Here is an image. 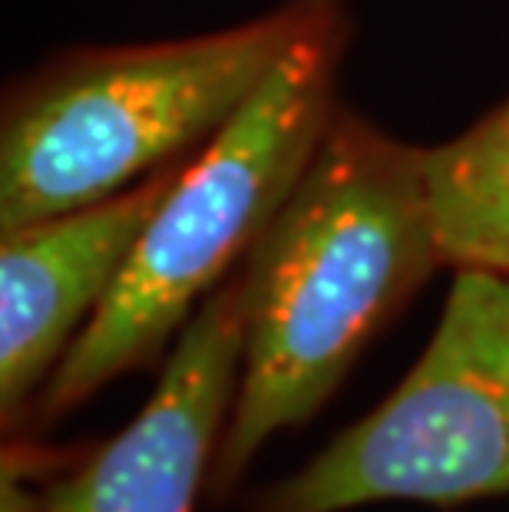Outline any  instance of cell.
I'll use <instances>...</instances> for the list:
<instances>
[{
	"label": "cell",
	"mask_w": 509,
	"mask_h": 512,
	"mask_svg": "<svg viewBox=\"0 0 509 512\" xmlns=\"http://www.w3.org/2000/svg\"><path fill=\"white\" fill-rule=\"evenodd\" d=\"M440 265L424 149L338 110L238 271L245 357L209 476L215 499L275 433L308 423L331 400Z\"/></svg>",
	"instance_id": "cell-1"
},
{
	"label": "cell",
	"mask_w": 509,
	"mask_h": 512,
	"mask_svg": "<svg viewBox=\"0 0 509 512\" xmlns=\"http://www.w3.org/2000/svg\"><path fill=\"white\" fill-rule=\"evenodd\" d=\"M348 34L344 0H328L242 110L182 162L116 285L40 390L37 417L57 420L153 364L232 261H245L341 110Z\"/></svg>",
	"instance_id": "cell-2"
},
{
	"label": "cell",
	"mask_w": 509,
	"mask_h": 512,
	"mask_svg": "<svg viewBox=\"0 0 509 512\" xmlns=\"http://www.w3.org/2000/svg\"><path fill=\"white\" fill-rule=\"evenodd\" d=\"M328 0H281L202 37L86 47L7 90L0 113V235L106 202L242 110Z\"/></svg>",
	"instance_id": "cell-3"
},
{
	"label": "cell",
	"mask_w": 509,
	"mask_h": 512,
	"mask_svg": "<svg viewBox=\"0 0 509 512\" xmlns=\"http://www.w3.org/2000/svg\"><path fill=\"white\" fill-rule=\"evenodd\" d=\"M509 496V275L457 271L420 361L252 512Z\"/></svg>",
	"instance_id": "cell-4"
},
{
	"label": "cell",
	"mask_w": 509,
	"mask_h": 512,
	"mask_svg": "<svg viewBox=\"0 0 509 512\" xmlns=\"http://www.w3.org/2000/svg\"><path fill=\"white\" fill-rule=\"evenodd\" d=\"M245 357L242 275L176 334L153 397L123 430L43 489V512H192L232 417Z\"/></svg>",
	"instance_id": "cell-5"
},
{
	"label": "cell",
	"mask_w": 509,
	"mask_h": 512,
	"mask_svg": "<svg viewBox=\"0 0 509 512\" xmlns=\"http://www.w3.org/2000/svg\"><path fill=\"white\" fill-rule=\"evenodd\" d=\"M169 162L133 189L0 235V413L4 427L40 397L176 179Z\"/></svg>",
	"instance_id": "cell-6"
},
{
	"label": "cell",
	"mask_w": 509,
	"mask_h": 512,
	"mask_svg": "<svg viewBox=\"0 0 509 512\" xmlns=\"http://www.w3.org/2000/svg\"><path fill=\"white\" fill-rule=\"evenodd\" d=\"M424 189L443 265L509 275V100L424 149Z\"/></svg>",
	"instance_id": "cell-7"
}]
</instances>
